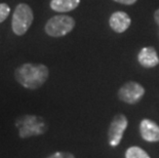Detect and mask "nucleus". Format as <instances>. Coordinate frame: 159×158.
Wrapping results in <instances>:
<instances>
[{"mask_svg":"<svg viewBox=\"0 0 159 158\" xmlns=\"http://www.w3.org/2000/svg\"><path fill=\"white\" fill-rule=\"evenodd\" d=\"M48 68L43 64L26 63L15 71V78L27 89H37L41 87L48 78Z\"/></svg>","mask_w":159,"mask_h":158,"instance_id":"obj_1","label":"nucleus"},{"mask_svg":"<svg viewBox=\"0 0 159 158\" xmlns=\"http://www.w3.org/2000/svg\"><path fill=\"white\" fill-rule=\"evenodd\" d=\"M16 127L21 139H28L44 134L47 132L48 125L43 117L28 114L16 118Z\"/></svg>","mask_w":159,"mask_h":158,"instance_id":"obj_2","label":"nucleus"},{"mask_svg":"<svg viewBox=\"0 0 159 158\" xmlns=\"http://www.w3.org/2000/svg\"><path fill=\"white\" fill-rule=\"evenodd\" d=\"M33 20H34V13L32 8L28 4L20 3L13 11L11 20V28L16 35L22 36L26 34L29 28L31 27Z\"/></svg>","mask_w":159,"mask_h":158,"instance_id":"obj_3","label":"nucleus"},{"mask_svg":"<svg viewBox=\"0 0 159 158\" xmlns=\"http://www.w3.org/2000/svg\"><path fill=\"white\" fill-rule=\"evenodd\" d=\"M75 27V21L69 16H55L45 24V32L52 37H62L67 35Z\"/></svg>","mask_w":159,"mask_h":158,"instance_id":"obj_4","label":"nucleus"},{"mask_svg":"<svg viewBox=\"0 0 159 158\" xmlns=\"http://www.w3.org/2000/svg\"><path fill=\"white\" fill-rule=\"evenodd\" d=\"M128 126L127 117L122 113L116 114L108 127L107 132V141L108 145L112 148H116L120 145L123 139L124 133Z\"/></svg>","mask_w":159,"mask_h":158,"instance_id":"obj_5","label":"nucleus"},{"mask_svg":"<svg viewBox=\"0 0 159 158\" xmlns=\"http://www.w3.org/2000/svg\"><path fill=\"white\" fill-rule=\"evenodd\" d=\"M145 95L144 86L136 81H128L124 83L118 90V99L123 103L134 105L143 99Z\"/></svg>","mask_w":159,"mask_h":158,"instance_id":"obj_6","label":"nucleus"},{"mask_svg":"<svg viewBox=\"0 0 159 158\" xmlns=\"http://www.w3.org/2000/svg\"><path fill=\"white\" fill-rule=\"evenodd\" d=\"M140 136L147 143L159 142V124L148 118H144L139 125Z\"/></svg>","mask_w":159,"mask_h":158,"instance_id":"obj_7","label":"nucleus"},{"mask_svg":"<svg viewBox=\"0 0 159 158\" xmlns=\"http://www.w3.org/2000/svg\"><path fill=\"white\" fill-rule=\"evenodd\" d=\"M131 20L126 12L116 11L110 16L109 24L111 29L117 33H123L130 26Z\"/></svg>","mask_w":159,"mask_h":158,"instance_id":"obj_8","label":"nucleus"},{"mask_svg":"<svg viewBox=\"0 0 159 158\" xmlns=\"http://www.w3.org/2000/svg\"><path fill=\"white\" fill-rule=\"evenodd\" d=\"M138 61L144 68H154L159 64V58L155 48L149 46L141 49L138 56Z\"/></svg>","mask_w":159,"mask_h":158,"instance_id":"obj_9","label":"nucleus"},{"mask_svg":"<svg viewBox=\"0 0 159 158\" xmlns=\"http://www.w3.org/2000/svg\"><path fill=\"white\" fill-rule=\"evenodd\" d=\"M80 0H52L50 8L57 12H69L78 7Z\"/></svg>","mask_w":159,"mask_h":158,"instance_id":"obj_10","label":"nucleus"},{"mask_svg":"<svg viewBox=\"0 0 159 158\" xmlns=\"http://www.w3.org/2000/svg\"><path fill=\"white\" fill-rule=\"evenodd\" d=\"M125 158H151L147 151L139 146H130L128 147L124 153Z\"/></svg>","mask_w":159,"mask_h":158,"instance_id":"obj_11","label":"nucleus"},{"mask_svg":"<svg viewBox=\"0 0 159 158\" xmlns=\"http://www.w3.org/2000/svg\"><path fill=\"white\" fill-rule=\"evenodd\" d=\"M11 12V7L6 3H0V23L4 22Z\"/></svg>","mask_w":159,"mask_h":158,"instance_id":"obj_12","label":"nucleus"},{"mask_svg":"<svg viewBox=\"0 0 159 158\" xmlns=\"http://www.w3.org/2000/svg\"><path fill=\"white\" fill-rule=\"evenodd\" d=\"M46 158H76L75 155L71 152H67V151H57L52 154H50Z\"/></svg>","mask_w":159,"mask_h":158,"instance_id":"obj_13","label":"nucleus"},{"mask_svg":"<svg viewBox=\"0 0 159 158\" xmlns=\"http://www.w3.org/2000/svg\"><path fill=\"white\" fill-rule=\"evenodd\" d=\"M118 3H121V4H126V5H131L134 3L137 2V0H114Z\"/></svg>","mask_w":159,"mask_h":158,"instance_id":"obj_14","label":"nucleus"},{"mask_svg":"<svg viewBox=\"0 0 159 158\" xmlns=\"http://www.w3.org/2000/svg\"><path fill=\"white\" fill-rule=\"evenodd\" d=\"M154 19H155V22H156L157 24L159 25V9H158V11H156V12H155Z\"/></svg>","mask_w":159,"mask_h":158,"instance_id":"obj_15","label":"nucleus"}]
</instances>
